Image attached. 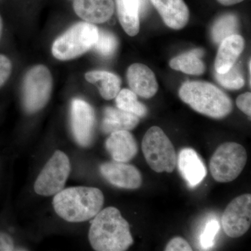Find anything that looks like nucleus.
Here are the masks:
<instances>
[{"label": "nucleus", "mask_w": 251, "mask_h": 251, "mask_svg": "<svg viewBox=\"0 0 251 251\" xmlns=\"http://www.w3.org/2000/svg\"><path fill=\"white\" fill-rule=\"evenodd\" d=\"M244 49V40L242 36L233 34L225 39L220 44L215 60L216 72L224 74L237 62Z\"/></svg>", "instance_id": "obj_17"}, {"label": "nucleus", "mask_w": 251, "mask_h": 251, "mask_svg": "<svg viewBox=\"0 0 251 251\" xmlns=\"http://www.w3.org/2000/svg\"><path fill=\"white\" fill-rule=\"evenodd\" d=\"M142 150L149 166L158 173H171L176 163L174 146L163 130L152 126L146 132L142 141Z\"/></svg>", "instance_id": "obj_5"}, {"label": "nucleus", "mask_w": 251, "mask_h": 251, "mask_svg": "<svg viewBox=\"0 0 251 251\" xmlns=\"http://www.w3.org/2000/svg\"><path fill=\"white\" fill-rule=\"evenodd\" d=\"M178 167L181 176L191 188L198 186L206 175V167L194 150L184 148L181 150L178 158Z\"/></svg>", "instance_id": "obj_14"}, {"label": "nucleus", "mask_w": 251, "mask_h": 251, "mask_svg": "<svg viewBox=\"0 0 251 251\" xmlns=\"http://www.w3.org/2000/svg\"><path fill=\"white\" fill-rule=\"evenodd\" d=\"M105 148L113 161L128 163L138 152V146L128 130H118L110 133L105 141Z\"/></svg>", "instance_id": "obj_13"}, {"label": "nucleus", "mask_w": 251, "mask_h": 251, "mask_svg": "<svg viewBox=\"0 0 251 251\" xmlns=\"http://www.w3.org/2000/svg\"><path fill=\"white\" fill-rule=\"evenodd\" d=\"M219 222L216 219L211 220L206 224L200 238V243L202 249L209 250L214 247L216 234L219 232Z\"/></svg>", "instance_id": "obj_26"}, {"label": "nucleus", "mask_w": 251, "mask_h": 251, "mask_svg": "<svg viewBox=\"0 0 251 251\" xmlns=\"http://www.w3.org/2000/svg\"><path fill=\"white\" fill-rule=\"evenodd\" d=\"M238 29V19L233 14H226L221 16L214 23L211 30L213 40L221 44L229 36L236 34Z\"/></svg>", "instance_id": "obj_23"}, {"label": "nucleus", "mask_w": 251, "mask_h": 251, "mask_svg": "<svg viewBox=\"0 0 251 251\" xmlns=\"http://www.w3.org/2000/svg\"><path fill=\"white\" fill-rule=\"evenodd\" d=\"M12 70L11 61L6 56L0 54V87L9 78Z\"/></svg>", "instance_id": "obj_27"}, {"label": "nucleus", "mask_w": 251, "mask_h": 251, "mask_svg": "<svg viewBox=\"0 0 251 251\" xmlns=\"http://www.w3.org/2000/svg\"><path fill=\"white\" fill-rule=\"evenodd\" d=\"M117 14L122 27L130 36L140 31V13L145 9L142 0H116Z\"/></svg>", "instance_id": "obj_18"}, {"label": "nucleus", "mask_w": 251, "mask_h": 251, "mask_svg": "<svg viewBox=\"0 0 251 251\" xmlns=\"http://www.w3.org/2000/svg\"><path fill=\"white\" fill-rule=\"evenodd\" d=\"M86 80L98 87L100 95L105 100L117 97L121 87V79L115 74L105 71H92L85 74Z\"/></svg>", "instance_id": "obj_20"}, {"label": "nucleus", "mask_w": 251, "mask_h": 251, "mask_svg": "<svg viewBox=\"0 0 251 251\" xmlns=\"http://www.w3.org/2000/svg\"><path fill=\"white\" fill-rule=\"evenodd\" d=\"M220 4L224 5V6H231L242 2L244 0H217Z\"/></svg>", "instance_id": "obj_31"}, {"label": "nucleus", "mask_w": 251, "mask_h": 251, "mask_svg": "<svg viewBox=\"0 0 251 251\" xmlns=\"http://www.w3.org/2000/svg\"><path fill=\"white\" fill-rule=\"evenodd\" d=\"M93 219L89 240L94 250L124 251L133 244L129 224L117 208L109 206L101 209Z\"/></svg>", "instance_id": "obj_1"}, {"label": "nucleus", "mask_w": 251, "mask_h": 251, "mask_svg": "<svg viewBox=\"0 0 251 251\" xmlns=\"http://www.w3.org/2000/svg\"><path fill=\"white\" fill-rule=\"evenodd\" d=\"M118 46L116 36L111 32L99 30L98 39L94 47L99 54L104 57H110L115 53Z\"/></svg>", "instance_id": "obj_25"}, {"label": "nucleus", "mask_w": 251, "mask_h": 251, "mask_svg": "<svg viewBox=\"0 0 251 251\" xmlns=\"http://www.w3.org/2000/svg\"><path fill=\"white\" fill-rule=\"evenodd\" d=\"M74 9L79 17L90 23L106 22L113 15V0H74Z\"/></svg>", "instance_id": "obj_15"}, {"label": "nucleus", "mask_w": 251, "mask_h": 251, "mask_svg": "<svg viewBox=\"0 0 251 251\" xmlns=\"http://www.w3.org/2000/svg\"><path fill=\"white\" fill-rule=\"evenodd\" d=\"M221 224L228 237L244 235L251 227V195L247 193L234 198L225 209Z\"/></svg>", "instance_id": "obj_9"}, {"label": "nucleus", "mask_w": 251, "mask_h": 251, "mask_svg": "<svg viewBox=\"0 0 251 251\" xmlns=\"http://www.w3.org/2000/svg\"><path fill=\"white\" fill-rule=\"evenodd\" d=\"M116 98L117 108L124 111L133 114L138 117H144L148 114V108L143 103L138 100L137 94L132 90L123 89L117 94Z\"/></svg>", "instance_id": "obj_22"}, {"label": "nucleus", "mask_w": 251, "mask_h": 251, "mask_svg": "<svg viewBox=\"0 0 251 251\" xmlns=\"http://www.w3.org/2000/svg\"><path fill=\"white\" fill-rule=\"evenodd\" d=\"M163 22L173 29L184 28L189 19V10L184 0H151Z\"/></svg>", "instance_id": "obj_16"}, {"label": "nucleus", "mask_w": 251, "mask_h": 251, "mask_svg": "<svg viewBox=\"0 0 251 251\" xmlns=\"http://www.w3.org/2000/svg\"><path fill=\"white\" fill-rule=\"evenodd\" d=\"M71 123L75 141L83 148L90 146L93 139L95 113L93 108L85 100H73L71 109Z\"/></svg>", "instance_id": "obj_10"}, {"label": "nucleus", "mask_w": 251, "mask_h": 251, "mask_svg": "<svg viewBox=\"0 0 251 251\" xmlns=\"http://www.w3.org/2000/svg\"><path fill=\"white\" fill-rule=\"evenodd\" d=\"M52 203L59 217L68 222L80 223L93 219L101 210L104 196L99 188L76 186L59 191Z\"/></svg>", "instance_id": "obj_2"}, {"label": "nucleus", "mask_w": 251, "mask_h": 251, "mask_svg": "<svg viewBox=\"0 0 251 251\" xmlns=\"http://www.w3.org/2000/svg\"><path fill=\"white\" fill-rule=\"evenodd\" d=\"M126 77L131 90L143 98H151L158 92V82L154 74L145 64H132L127 71Z\"/></svg>", "instance_id": "obj_12"}, {"label": "nucleus", "mask_w": 251, "mask_h": 251, "mask_svg": "<svg viewBox=\"0 0 251 251\" xmlns=\"http://www.w3.org/2000/svg\"><path fill=\"white\" fill-rule=\"evenodd\" d=\"M14 243L9 234L0 232V251H14Z\"/></svg>", "instance_id": "obj_30"}, {"label": "nucleus", "mask_w": 251, "mask_h": 251, "mask_svg": "<svg viewBox=\"0 0 251 251\" xmlns=\"http://www.w3.org/2000/svg\"><path fill=\"white\" fill-rule=\"evenodd\" d=\"M100 172L105 179L117 188L137 189L143 184L139 170L127 163L105 162L100 165Z\"/></svg>", "instance_id": "obj_11"}, {"label": "nucleus", "mask_w": 251, "mask_h": 251, "mask_svg": "<svg viewBox=\"0 0 251 251\" xmlns=\"http://www.w3.org/2000/svg\"><path fill=\"white\" fill-rule=\"evenodd\" d=\"M179 97L196 112L211 118H224L232 110L228 96L209 82H185L180 88Z\"/></svg>", "instance_id": "obj_3"}, {"label": "nucleus", "mask_w": 251, "mask_h": 251, "mask_svg": "<svg viewBox=\"0 0 251 251\" xmlns=\"http://www.w3.org/2000/svg\"><path fill=\"white\" fill-rule=\"evenodd\" d=\"M247 153L240 144L229 142L220 145L213 154L209 169L218 182L226 183L237 179L247 164Z\"/></svg>", "instance_id": "obj_6"}, {"label": "nucleus", "mask_w": 251, "mask_h": 251, "mask_svg": "<svg viewBox=\"0 0 251 251\" xmlns=\"http://www.w3.org/2000/svg\"><path fill=\"white\" fill-rule=\"evenodd\" d=\"M166 251H191L192 248L185 239L181 237H175L167 244Z\"/></svg>", "instance_id": "obj_28"}, {"label": "nucleus", "mask_w": 251, "mask_h": 251, "mask_svg": "<svg viewBox=\"0 0 251 251\" xmlns=\"http://www.w3.org/2000/svg\"><path fill=\"white\" fill-rule=\"evenodd\" d=\"M237 105L239 110L248 116L251 115V92L241 94L237 99Z\"/></svg>", "instance_id": "obj_29"}, {"label": "nucleus", "mask_w": 251, "mask_h": 251, "mask_svg": "<svg viewBox=\"0 0 251 251\" xmlns=\"http://www.w3.org/2000/svg\"><path fill=\"white\" fill-rule=\"evenodd\" d=\"M215 77L220 85L227 90H239L245 84L242 73L235 64L224 74L216 73Z\"/></svg>", "instance_id": "obj_24"}, {"label": "nucleus", "mask_w": 251, "mask_h": 251, "mask_svg": "<svg viewBox=\"0 0 251 251\" xmlns=\"http://www.w3.org/2000/svg\"><path fill=\"white\" fill-rule=\"evenodd\" d=\"M71 172V163L65 153L57 150L46 163L34 183V191L42 196H52L62 191Z\"/></svg>", "instance_id": "obj_8"}, {"label": "nucleus", "mask_w": 251, "mask_h": 251, "mask_svg": "<svg viewBox=\"0 0 251 251\" xmlns=\"http://www.w3.org/2000/svg\"><path fill=\"white\" fill-rule=\"evenodd\" d=\"M203 54L204 50L200 49L184 52L172 59L170 67L188 75H202L205 70L204 63L201 59Z\"/></svg>", "instance_id": "obj_21"}, {"label": "nucleus", "mask_w": 251, "mask_h": 251, "mask_svg": "<svg viewBox=\"0 0 251 251\" xmlns=\"http://www.w3.org/2000/svg\"><path fill=\"white\" fill-rule=\"evenodd\" d=\"M52 80L50 72L44 65H37L28 71L23 81V101L28 113L39 111L50 97Z\"/></svg>", "instance_id": "obj_7"}, {"label": "nucleus", "mask_w": 251, "mask_h": 251, "mask_svg": "<svg viewBox=\"0 0 251 251\" xmlns=\"http://www.w3.org/2000/svg\"><path fill=\"white\" fill-rule=\"evenodd\" d=\"M98 36L99 29L92 23H77L56 39L52 54L59 60L75 58L93 48Z\"/></svg>", "instance_id": "obj_4"}, {"label": "nucleus", "mask_w": 251, "mask_h": 251, "mask_svg": "<svg viewBox=\"0 0 251 251\" xmlns=\"http://www.w3.org/2000/svg\"><path fill=\"white\" fill-rule=\"evenodd\" d=\"M140 122V117L124 111L121 109L108 107L104 110L102 129L105 133H111L118 130L134 129Z\"/></svg>", "instance_id": "obj_19"}, {"label": "nucleus", "mask_w": 251, "mask_h": 251, "mask_svg": "<svg viewBox=\"0 0 251 251\" xmlns=\"http://www.w3.org/2000/svg\"><path fill=\"white\" fill-rule=\"evenodd\" d=\"M1 31H2V21H1V16H0V38H1Z\"/></svg>", "instance_id": "obj_32"}]
</instances>
